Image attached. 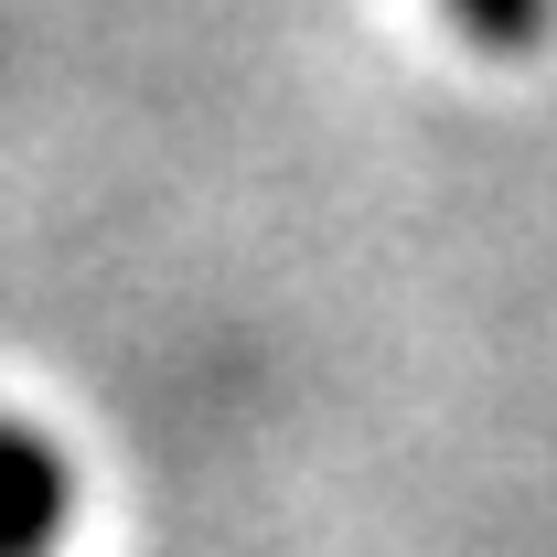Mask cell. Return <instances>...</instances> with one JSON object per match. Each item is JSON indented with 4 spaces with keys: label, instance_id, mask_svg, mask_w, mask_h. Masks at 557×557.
Masks as SVG:
<instances>
[{
    "label": "cell",
    "instance_id": "obj_1",
    "mask_svg": "<svg viewBox=\"0 0 557 557\" xmlns=\"http://www.w3.org/2000/svg\"><path fill=\"white\" fill-rule=\"evenodd\" d=\"M65 525H75V461L33 418H0V557H44Z\"/></svg>",
    "mask_w": 557,
    "mask_h": 557
},
{
    "label": "cell",
    "instance_id": "obj_2",
    "mask_svg": "<svg viewBox=\"0 0 557 557\" xmlns=\"http://www.w3.org/2000/svg\"><path fill=\"white\" fill-rule=\"evenodd\" d=\"M483 54H536L547 44V22H557V0H440Z\"/></svg>",
    "mask_w": 557,
    "mask_h": 557
}]
</instances>
